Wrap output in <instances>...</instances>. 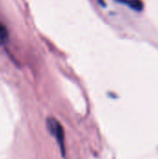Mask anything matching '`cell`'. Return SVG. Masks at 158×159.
Returning a JSON list of instances; mask_svg holds the SVG:
<instances>
[{"mask_svg": "<svg viewBox=\"0 0 158 159\" xmlns=\"http://www.w3.org/2000/svg\"><path fill=\"white\" fill-rule=\"evenodd\" d=\"M47 129H48V131L55 137L58 144H59V147H60V150L62 154V156L64 157V154H65V148H64V131H63V128L62 126L61 125V123L53 118V117H50V118H47Z\"/></svg>", "mask_w": 158, "mask_h": 159, "instance_id": "6da1fadb", "label": "cell"}, {"mask_svg": "<svg viewBox=\"0 0 158 159\" xmlns=\"http://www.w3.org/2000/svg\"><path fill=\"white\" fill-rule=\"evenodd\" d=\"M8 38V32L6 28V26L0 22V46L5 44Z\"/></svg>", "mask_w": 158, "mask_h": 159, "instance_id": "3957f363", "label": "cell"}, {"mask_svg": "<svg viewBox=\"0 0 158 159\" xmlns=\"http://www.w3.org/2000/svg\"><path fill=\"white\" fill-rule=\"evenodd\" d=\"M135 10H142L143 8V4L141 0H118Z\"/></svg>", "mask_w": 158, "mask_h": 159, "instance_id": "7a4b0ae2", "label": "cell"}]
</instances>
